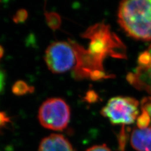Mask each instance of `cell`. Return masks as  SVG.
Returning a JSON list of instances; mask_svg holds the SVG:
<instances>
[{"label":"cell","instance_id":"cell-1","mask_svg":"<svg viewBox=\"0 0 151 151\" xmlns=\"http://www.w3.org/2000/svg\"><path fill=\"white\" fill-rule=\"evenodd\" d=\"M83 37L89 40L88 50L76 42L69 40L76 55V64L73 75L76 79L89 78L99 80L110 78L103 68V62L107 56L125 58L115 52V49L125 51V47L118 37L110 30L109 26L99 23L88 29Z\"/></svg>","mask_w":151,"mask_h":151},{"label":"cell","instance_id":"cell-2","mask_svg":"<svg viewBox=\"0 0 151 151\" xmlns=\"http://www.w3.org/2000/svg\"><path fill=\"white\" fill-rule=\"evenodd\" d=\"M118 22L130 37L139 40H151V0L122 1Z\"/></svg>","mask_w":151,"mask_h":151},{"label":"cell","instance_id":"cell-3","mask_svg":"<svg viewBox=\"0 0 151 151\" xmlns=\"http://www.w3.org/2000/svg\"><path fill=\"white\" fill-rule=\"evenodd\" d=\"M38 118L44 128L55 131L63 130L70 121L69 106L61 98H49L42 104Z\"/></svg>","mask_w":151,"mask_h":151},{"label":"cell","instance_id":"cell-4","mask_svg":"<svg viewBox=\"0 0 151 151\" xmlns=\"http://www.w3.org/2000/svg\"><path fill=\"white\" fill-rule=\"evenodd\" d=\"M139 105V101L133 98L113 97L102 108L101 113L113 125H130L137 118Z\"/></svg>","mask_w":151,"mask_h":151},{"label":"cell","instance_id":"cell-5","mask_svg":"<svg viewBox=\"0 0 151 151\" xmlns=\"http://www.w3.org/2000/svg\"><path fill=\"white\" fill-rule=\"evenodd\" d=\"M45 61L51 72L60 74L74 68L76 64V55L69 42H55L47 48Z\"/></svg>","mask_w":151,"mask_h":151},{"label":"cell","instance_id":"cell-6","mask_svg":"<svg viewBox=\"0 0 151 151\" xmlns=\"http://www.w3.org/2000/svg\"><path fill=\"white\" fill-rule=\"evenodd\" d=\"M126 79L135 88L151 94V44L139 55L137 66Z\"/></svg>","mask_w":151,"mask_h":151},{"label":"cell","instance_id":"cell-7","mask_svg":"<svg viewBox=\"0 0 151 151\" xmlns=\"http://www.w3.org/2000/svg\"><path fill=\"white\" fill-rule=\"evenodd\" d=\"M38 151H75L69 140L60 134H52L40 142Z\"/></svg>","mask_w":151,"mask_h":151},{"label":"cell","instance_id":"cell-8","mask_svg":"<svg viewBox=\"0 0 151 151\" xmlns=\"http://www.w3.org/2000/svg\"><path fill=\"white\" fill-rule=\"evenodd\" d=\"M130 143L137 151H151V126L135 128L132 132Z\"/></svg>","mask_w":151,"mask_h":151},{"label":"cell","instance_id":"cell-9","mask_svg":"<svg viewBox=\"0 0 151 151\" xmlns=\"http://www.w3.org/2000/svg\"><path fill=\"white\" fill-rule=\"evenodd\" d=\"M34 91V88L30 86L23 81H18L13 84L12 87L13 93L17 96H23L28 93H32Z\"/></svg>","mask_w":151,"mask_h":151},{"label":"cell","instance_id":"cell-10","mask_svg":"<svg viewBox=\"0 0 151 151\" xmlns=\"http://www.w3.org/2000/svg\"><path fill=\"white\" fill-rule=\"evenodd\" d=\"M45 16L47 25L51 29L53 30L58 29L61 25V18L59 14L52 12H46Z\"/></svg>","mask_w":151,"mask_h":151},{"label":"cell","instance_id":"cell-11","mask_svg":"<svg viewBox=\"0 0 151 151\" xmlns=\"http://www.w3.org/2000/svg\"><path fill=\"white\" fill-rule=\"evenodd\" d=\"M151 119L147 112L142 110L141 115L137 118V125L139 129H144L150 126Z\"/></svg>","mask_w":151,"mask_h":151},{"label":"cell","instance_id":"cell-12","mask_svg":"<svg viewBox=\"0 0 151 151\" xmlns=\"http://www.w3.org/2000/svg\"><path fill=\"white\" fill-rule=\"evenodd\" d=\"M28 18V12L26 9H21L18 10L13 18V22L16 23L25 22Z\"/></svg>","mask_w":151,"mask_h":151},{"label":"cell","instance_id":"cell-13","mask_svg":"<svg viewBox=\"0 0 151 151\" xmlns=\"http://www.w3.org/2000/svg\"><path fill=\"white\" fill-rule=\"evenodd\" d=\"M141 107L143 111L148 113L151 119V96L145 97L142 100Z\"/></svg>","mask_w":151,"mask_h":151},{"label":"cell","instance_id":"cell-14","mask_svg":"<svg viewBox=\"0 0 151 151\" xmlns=\"http://www.w3.org/2000/svg\"><path fill=\"white\" fill-rule=\"evenodd\" d=\"M86 151H111L106 145H96L88 148Z\"/></svg>","mask_w":151,"mask_h":151},{"label":"cell","instance_id":"cell-15","mask_svg":"<svg viewBox=\"0 0 151 151\" xmlns=\"http://www.w3.org/2000/svg\"><path fill=\"white\" fill-rule=\"evenodd\" d=\"M9 120V118L6 116V113L3 111H0V126L5 125Z\"/></svg>","mask_w":151,"mask_h":151},{"label":"cell","instance_id":"cell-16","mask_svg":"<svg viewBox=\"0 0 151 151\" xmlns=\"http://www.w3.org/2000/svg\"><path fill=\"white\" fill-rule=\"evenodd\" d=\"M4 83H5V76L4 73L0 70V92H1L4 88Z\"/></svg>","mask_w":151,"mask_h":151},{"label":"cell","instance_id":"cell-17","mask_svg":"<svg viewBox=\"0 0 151 151\" xmlns=\"http://www.w3.org/2000/svg\"><path fill=\"white\" fill-rule=\"evenodd\" d=\"M3 55H4V49L3 47L0 45V60L2 59Z\"/></svg>","mask_w":151,"mask_h":151}]
</instances>
